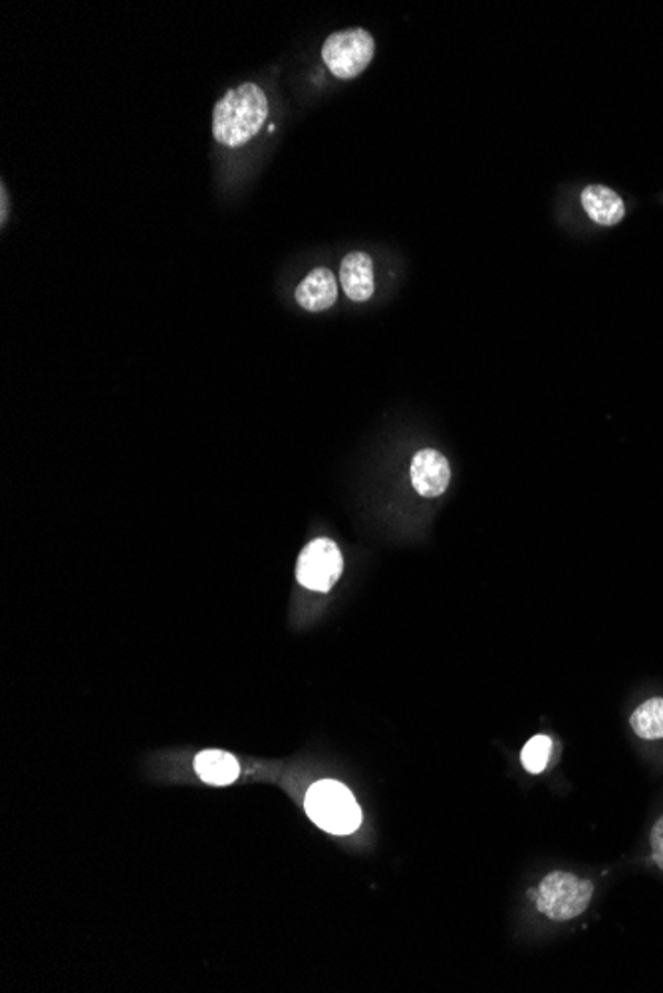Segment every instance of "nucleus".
Instances as JSON below:
<instances>
[{
  "label": "nucleus",
  "mask_w": 663,
  "mask_h": 993,
  "mask_svg": "<svg viewBox=\"0 0 663 993\" xmlns=\"http://www.w3.org/2000/svg\"><path fill=\"white\" fill-rule=\"evenodd\" d=\"M592 895L594 885L590 880L556 870L543 878L535 900L540 915L555 922H568L585 915L586 908L590 907Z\"/></svg>",
  "instance_id": "obj_3"
},
{
  "label": "nucleus",
  "mask_w": 663,
  "mask_h": 993,
  "mask_svg": "<svg viewBox=\"0 0 663 993\" xmlns=\"http://www.w3.org/2000/svg\"><path fill=\"white\" fill-rule=\"evenodd\" d=\"M376 54V40L368 30L350 29L336 32L323 46L324 64L341 80L360 76Z\"/></svg>",
  "instance_id": "obj_4"
},
{
  "label": "nucleus",
  "mask_w": 663,
  "mask_h": 993,
  "mask_svg": "<svg viewBox=\"0 0 663 993\" xmlns=\"http://www.w3.org/2000/svg\"><path fill=\"white\" fill-rule=\"evenodd\" d=\"M4 197H7V193H4V189H2V201L7 203V199H4ZM4 219H7V207L2 209V221H4Z\"/></svg>",
  "instance_id": "obj_14"
},
{
  "label": "nucleus",
  "mask_w": 663,
  "mask_h": 993,
  "mask_svg": "<svg viewBox=\"0 0 663 993\" xmlns=\"http://www.w3.org/2000/svg\"><path fill=\"white\" fill-rule=\"evenodd\" d=\"M451 468L443 454L425 448L411 461V484L423 498H435L448 490Z\"/></svg>",
  "instance_id": "obj_6"
},
{
  "label": "nucleus",
  "mask_w": 663,
  "mask_h": 993,
  "mask_svg": "<svg viewBox=\"0 0 663 993\" xmlns=\"http://www.w3.org/2000/svg\"><path fill=\"white\" fill-rule=\"evenodd\" d=\"M630 723L635 736L644 740L663 738V698H652L638 706L630 718Z\"/></svg>",
  "instance_id": "obj_11"
},
{
  "label": "nucleus",
  "mask_w": 663,
  "mask_h": 993,
  "mask_svg": "<svg viewBox=\"0 0 663 993\" xmlns=\"http://www.w3.org/2000/svg\"><path fill=\"white\" fill-rule=\"evenodd\" d=\"M552 740L545 736V733H538V736H533L530 740H528L527 746L523 748V753H520V762H523V768L527 770L528 773H543L547 770L548 760H550V753H552Z\"/></svg>",
  "instance_id": "obj_12"
},
{
  "label": "nucleus",
  "mask_w": 663,
  "mask_h": 993,
  "mask_svg": "<svg viewBox=\"0 0 663 993\" xmlns=\"http://www.w3.org/2000/svg\"><path fill=\"white\" fill-rule=\"evenodd\" d=\"M308 817L332 835H350L361 825V810L351 791L338 781L314 783L306 793Z\"/></svg>",
  "instance_id": "obj_2"
},
{
  "label": "nucleus",
  "mask_w": 663,
  "mask_h": 993,
  "mask_svg": "<svg viewBox=\"0 0 663 993\" xmlns=\"http://www.w3.org/2000/svg\"><path fill=\"white\" fill-rule=\"evenodd\" d=\"M580 199L586 214L600 226H615L625 216L622 197L606 184H588Z\"/></svg>",
  "instance_id": "obj_8"
},
{
  "label": "nucleus",
  "mask_w": 663,
  "mask_h": 993,
  "mask_svg": "<svg viewBox=\"0 0 663 993\" xmlns=\"http://www.w3.org/2000/svg\"><path fill=\"white\" fill-rule=\"evenodd\" d=\"M338 299V282L328 268H314L296 288V302L306 311H324Z\"/></svg>",
  "instance_id": "obj_7"
},
{
  "label": "nucleus",
  "mask_w": 663,
  "mask_h": 993,
  "mask_svg": "<svg viewBox=\"0 0 663 993\" xmlns=\"http://www.w3.org/2000/svg\"><path fill=\"white\" fill-rule=\"evenodd\" d=\"M269 99L263 87L246 82L233 87L217 102L213 112V136L227 147H243L266 124Z\"/></svg>",
  "instance_id": "obj_1"
},
{
  "label": "nucleus",
  "mask_w": 663,
  "mask_h": 993,
  "mask_svg": "<svg viewBox=\"0 0 663 993\" xmlns=\"http://www.w3.org/2000/svg\"><path fill=\"white\" fill-rule=\"evenodd\" d=\"M341 569L344 558L338 546L332 540L320 538L311 541L301 553L296 563V579L303 588L326 593L340 579Z\"/></svg>",
  "instance_id": "obj_5"
},
{
  "label": "nucleus",
  "mask_w": 663,
  "mask_h": 993,
  "mask_svg": "<svg viewBox=\"0 0 663 993\" xmlns=\"http://www.w3.org/2000/svg\"><path fill=\"white\" fill-rule=\"evenodd\" d=\"M341 288L354 302L373 296V262L366 252H350L340 266Z\"/></svg>",
  "instance_id": "obj_9"
},
{
  "label": "nucleus",
  "mask_w": 663,
  "mask_h": 993,
  "mask_svg": "<svg viewBox=\"0 0 663 993\" xmlns=\"http://www.w3.org/2000/svg\"><path fill=\"white\" fill-rule=\"evenodd\" d=\"M650 845H652V858H654L655 865L663 870V817L657 820L654 830H652Z\"/></svg>",
  "instance_id": "obj_13"
},
{
  "label": "nucleus",
  "mask_w": 663,
  "mask_h": 993,
  "mask_svg": "<svg viewBox=\"0 0 663 993\" xmlns=\"http://www.w3.org/2000/svg\"><path fill=\"white\" fill-rule=\"evenodd\" d=\"M196 772L206 783L229 785L239 780L241 765H239V760L229 752L207 750V752L197 753Z\"/></svg>",
  "instance_id": "obj_10"
}]
</instances>
